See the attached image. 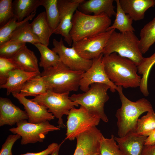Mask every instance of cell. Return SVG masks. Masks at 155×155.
<instances>
[{
    "instance_id": "cell-1",
    "label": "cell",
    "mask_w": 155,
    "mask_h": 155,
    "mask_svg": "<svg viewBox=\"0 0 155 155\" xmlns=\"http://www.w3.org/2000/svg\"><path fill=\"white\" fill-rule=\"evenodd\" d=\"M102 61L108 77L117 86L140 87L141 77L137 74V66L132 61L113 53L103 55Z\"/></svg>"
},
{
    "instance_id": "cell-2",
    "label": "cell",
    "mask_w": 155,
    "mask_h": 155,
    "mask_svg": "<svg viewBox=\"0 0 155 155\" xmlns=\"http://www.w3.org/2000/svg\"><path fill=\"white\" fill-rule=\"evenodd\" d=\"M121 102V106L116 111L115 116L118 128V135L119 137L125 135L130 132H135L139 117L142 113L153 110L151 103L143 98L133 102L128 99L123 92V87L117 86Z\"/></svg>"
},
{
    "instance_id": "cell-3",
    "label": "cell",
    "mask_w": 155,
    "mask_h": 155,
    "mask_svg": "<svg viewBox=\"0 0 155 155\" xmlns=\"http://www.w3.org/2000/svg\"><path fill=\"white\" fill-rule=\"evenodd\" d=\"M84 72L72 70L60 61L55 66L44 69L40 75L47 91L62 93L77 91Z\"/></svg>"
},
{
    "instance_id": "cell-4",
    "label": "cell",
    "mask_w": 155,
    "mask_h": 155,
    "mask_svg": "<svg viewBox=\"0 0 155 155\" xmlns=\"http://www.w3.org/2000/svg\"><path fill=\"white\" fill-rule=\"evenodd\" d=\"M70 35L73 43L106 31L111 26V18L103 13L96 16L86 14L77 10L72 19Z\"/></svg>"
},
{
    "instance_id": "cell-5",
    "label": "cell",
    "mask_w": 155,
    "mask_h": 155,
    "mask_svg": "<svg viewBox=\"0 0 155 155\" xmlns=\"http://www.w3.org/2000/svg\"><path fill=\"white\" fill-rule=\"evenodd\" d=\"M116 53L128 59L138 66L144 57L139 48V40L133 32H118L114 30L111 33L103 53V55Z\"/></svg>"
},
{
    "instance_id": "cell-6",
    "label": "cell",
    "mask_w": 155,
    "mask_h": 155,
    "mask_svg": "<svg viewBox=\"0 0 155 155\" xmlns=\"http://www.w3.org/2000/svg\"><path fill=\"white\" fill-rule=\"evenodd\" d=\"M109 89H110V87L106 84H93L86 92L73 94L70 98L84 107L90 114L107 122L108 119L104 113V106L109 99L107 93Z\"/></svg>"
},
{
    "instance_id": "cell-7",
    "label": "cell",
    "mask_w": 155,
    "mask_h": 155,
    "mask_svg": "<svg viewBox=\"0 0 155 155\" xmlns=\"http://www.w3.org/2000/svg\"><path fill=\"white\" fill-rule=\"evenodd\" d=\"M69 94V92L59 93L48 90L31 100L46 106L49 112L58 119V126L63 128L65 126L63 123V116L68 115L70 110L79 105L71 100Z\"/></svg>"
},
{
    "instance_id": "cell-8",
    "label": "cell",
    "mask_w": 155,
    "mask_h": 155,
    "mask_svg": "<svg viewBox=\"0 0 155 155\" xmlns=\"http://www.w3.org/2000/svg\"><path fill=\"white\" fill-rule=\"evenodd\" d=\"M67 115L65 139L71 141L73 140L80 133L96 126L100 120L90 114L82 106L79 108L71 109Z\"/></svg>"
},
{
    "instance_id": "cell-9",
    "label": "cell",
    "mask_w": 155,
    "mask_h": 155,
    "mask_svg": "<svg viewBox=\"0 0 155 155\" xmlns=\"http://www.w3.org/2000/svg\"><path fill=\"white\" fill-rule=\"evenodd\" d=\"M16 126V127L10 128L9 130L14 134L20 135L21 144L22 145L38 142H42L49 132L60 130L58 126L51 124L49 121L34 124L29 123L24 120L17 123Z\"/></svg>"
},
{
    "instance_id": "cell-10",
    "label": "cell",
    "mask_w": 155,
    "mask_h": 155,
    "mask_svg": "<svg viewBox=\"0 0 155 155\" xmlns=\"http://www.w3.org/2000/svg\"><path fill=\"white\" fill-rule=\"evenodd\" d=\"M114 30L115 29L106 31L84 38L73 43L72 46L84 59L89 60L98 58L103 54L109 38Z\"/></svg>"
},
{
    "instance_id": "cell-11",
    "label": "cell",
    "mask_w": 155,
    "mask_h": 155,
    "mask_svg": "<svg viewBox=\"0 0 155 155\" xmlns=\"http://www.w3.org/2000/svg\"><path fill=\"white\" fill-rule=\"evenodd\" d=\"M84 0H58L60 22L53 34H60L69 46L73 41L70 35L73 15L79 5Z\"/></svg>"
},
{
    "instance_id": "cell-12",
    "label": "cell",
    "mask_w": 155,
    "mask_h": 155,
    "mask_svg": "<svg viewBox=\"0 0 155 155\" xmlns=\"http://www.w3.org/2000/svg\"><path fill=\"white\" fill-rule=\"evenodd\" d=\"M53 47L52 50L59 55L60 61L70 69L85 72L89 69L92 63V60H87L81 57L73 47L65 46L63 39L53 40Z\"/></svg>"
},
{
    "instance_id": "cell-13",
    "label": "cell",
    "mask_w": 155,
    "mask_h": 155,
    "mask_svg": "<svg viewBox=\"0 0 155 155\" xmlns=\"http://www.w3.org/2000/svg\"><path fill=\"white\" fill-rule=\"evenodd\" d=\"M103 55L92 60L90 68L84 72L80 81L79 88L82 91L86 92L91 85L94 83H102L108 85L112 92L116 91L117 86L109 79L105 71L102 61Z\"/></svg>"
},
{
    "instance_id": "cell-14",
    "label": "cell",
    "mask_w": 155,
    "mask_h": 155,
    "mask_svg": "<svg viewBox=\"0 0 155 155\" xmlns=\"http://www.w3.org/2000/svg\"><path fill=\"white\" fill-rule=\"evenodd\" d=\"M102 135L96 126L80 133L76 137V146L73 155H101Z\"/></svg>"
},
{
    "instance_id": "cell-15",
    "label": "cell",
    "mask_w": 155,
    "mask_h": 155,
    "mask_svg": "<svg viewBox=\"0 0 155 155\" xmlns=\"http://www.w3.org/2000/svg\"><path fill=\"white\" fill-rule=\"evenodd\" d=\"M12 94L24 106L28 116L29 123H39L54 119V116L49 112L47 108L44 106L28 99L19 93H14Z\"/></svg>"
},
{
    "instance_id": "cell-16",
    "label": "cell",
    "mask_w": 155,
    "mask_h": 155,
    "mask_svg": "<svg viewBox=\"0 0 155 155\" xmlns=\"http://www.w3.org/2000/svg\"><path fill=\"white\" fill-rule=\"evenodd\" d=\"M25 111L15 105L9 98H0V126H11L24 120L28 119Z\"/></svg>"
},
{
    "instance_id": "cell-17",
    "label": "cell",
    "mask_w": 155,
    "mask_h": 155,
    "mask_svg": "<svg viewBox=\"0 0 155 155\" xmlns=\"http://www.w3.org/2000/svg\"><path fill=\"white\" fill-rule=\"evenodd\" d=\"M147 136L130 132L122 137L115 139L123 155H142Z\"/></svg>"
},
{
    "instance_id": "cell-18",
    "label": "cell",
    "mask_w": 155,
    "mask_h": 155,
    "mask_svg": "<svg viewBox=\"0 0 155 155\" xmlns=\"http://www.w3.org/2000/svg\"><path fill=\"white\" fill-rule=\"evenodd\" d=\"M113 1V0H84L78 8L79 11L86 14L93 13L98 16L104 13L111 18L116 14Z\"/></svg>"
},
{
    "instance_id": "cell-19",
    "label": "cell",
    "mask_w": 155,
    "mask_h": 155,
    "mask_svg": "<svg viewBox=\"0 0 155 155\" xmlns=\"http://www.w3.org/2000/svg\"><path fill=\"white\" fill-rule=\"evenodd\" d=\"M125 13L135 21L143 20L146 11L155 5V0H119Z\"/></svg>"
},
{
    "instance_id": "cell-20",
    "label": "cell",
    "mask_w": 155,
    "mask_h": 155,
    "mask_svg": "<svg viewBox=\"0 0 155 155\" xmlns=\"http://www.w3.org/2000/svg\"><path fill=\"white\" fill-rule=\"evenodd\" d=\"M40 73L27 72L19 69L14 70L9 73L6 83L0 85V88L6 89L7 96L11 93H20L27 81Z\"/></svg>"
},
{
    "instance_id": "cell-21",
    "label": "cell",
    "mask_w": 155,
    "mask_h": 155,
    "mask_svg": "<svg viewBox=\"0 0 155 155\" xmlns=\"http://www.w3.org/2000/svg\"><path fill=\"white\" fill-rule=\"evenodd\" d=\"M11 59L24 71L40 73L36 57L26 45Z\"/></svg>"
},
{
    "instance_id": "cell-22",
    "label": "cell",
    "mask_w": 155,
    "mask_h": 155,
    "mask_svg": "<svg viewBox=\"0 0 155 155\" xmlns=\"http://www.w3.org/2000/svg\"><path fill=\"white\" fill-rule=\"evenodd\" d=\"M30 26L40 43L48 46L53 31L47 20L45 11L39 13L30 23Z\"/></svg>"
},
{
    "instance_id": "cell-23",
    "label": "cell",
    "mask_w": 155,
    "mask_h": 155,
    "mask_svg": "<svg viewBox=\"0 0 155 155\" xmlns=\"http://www.w3.org/2000/svg\"><path fill=\"white\" fill-rule=\"evenodd\" d=\"M41 0H15L12 5L15 17L18 22L23 20L32 14L36 12L41 6Z\"/></svg>"
},
{
    "instance_id": "cell-24",
    "label": "cell",
    "mask_w": 155,
    "mask_h": 155,
    "mask_svg": "<svg viewBox=\"0 0 155 155\" xmlns=\"http://www.w3.org/2000/svg\"><path fill=\"white\" fill-rule=\"evenodd\" d=\"M47 91L45 83L40 74L27 81L22 88L19 94L25 97H34L44 94Z\"/></svg>"
},
{
    "instance_id": "cell-25",
    "label": "cell",
    "mask_w": 155,
    "mask_h": 155,
    "mask_svg": "<svg viewBox=\"0 0 155 155\" xmlns=\"http://www.w3.org/2000/svg\"><path fill=\"white\" fill-rule=\"evenodd\" d=\"M115 1L117 5L115 18L113 24L106 31L117 29L122 33L133 32L135 30L132 25L133 19L123 10L120 5L119 0Z\"/></svg>"
},
{
    "instance_id": "cell-26",
    "label": "cell",
    "mask_w": 155,
    "mask_h": 155,
    "mask_svg": "<svg viewBox=\"0 0 155 155\" xmlns=\"http://www.w3.org/2000/svg\"><path fill=\"white\" fill-rule=\"evenodd\" d=\"M140 37V49L142 53L144 54L155 42V17L142 29Z\"/></svg>"
},
{
    "instance_id": "cell-27",
    "label": "cell",
    "mask_w": 155,
    "mask_h": 155,
    "mask_svg": "<svg viewBox=\"0 0 155 155\" xmlns=\"http://www.w3.org/2000/svg\"><path fill=\"white\" fill-rule=\"evenodd\" d=\"M9 41L26 43H30L33 45L40 43L32 32L29 21L16 29L12 34Z\"/></svg>"
},
{
    "instance_id": "cell-28",
    "label": "cell",
    "mask_w": 155,
    "mask_h": 155,
    "mask_svg": "<svg viewBox=\"0 0 155 155\" xmlns=\"http://www.w3.org/2000/svg\"><path fill=\"white\" fill-rule=\"evenodd\" d=\"M34 45L40 53L39 65L44 69L55 66L60 61L58 55L54 51L50 49L47 46L40 43Z\"/></svg>"
},
{
    "instance_id": "cell-29",
    "label": "cell",
    "mask_w": 155,
    "mask_h": 155,
    "mask_svg": "<svg viewBox=\"0 0 155 155\" xmlns=\"http://www.w3.org/2000/svg\"><path fill=\"white\" fill-rule=\"evenodd\" d=\"M155 63V52L148 57H144L142 63L137 66L138 72L142 75L140 88L141 92L145 96H148L149 93L148 88V80L150 71Z\"/></svg>"
},
{
    "instance_id": "cell-30",
    "label": "cell",
    "mask_w": 155,
    "mask_h": 155,
    "mask_svg": "<svg viewBox=\"0 0 155 155\" xmlns=\"http://www.w3.org/2000/svg\"><path fill=\"white\" fill-rule=\"evenodd\" d=\"M41 6H43L45 9L47 19L53 34L60 22L58 0H41Z\"/></svg>"
},
{
    "instance_id": "cell-31",
    "label": "cell",
    "mask_w": 155,
    "mask_h": 155,
    "mask_svg": "<svg viewBox=\"0 0 155 155\" xmlns=\"http://www.w3.org/2000/svg\"><path fill=\"white\" fill-rule=\"evenodd\" d=\"M36 12L32 14L21 22L18 21L15 17L0 28V45L9 41L12 33L20 26L31 20L34 17Z\"/></svg>"
},
{
    "instance_id": "cell-32",
    "label": "cell",
    "mask_w": 155,
    "mask_h": 155,
    "mask_svg": "<svg viewBox=\"0 0 155 155\" xmlns=\"http://www.w3.org/2000/svg\"><path fill=\"white\" fill-rule=\"evenodd\" d=\"M155 130V113L153 110L148 112L146 114L139 119L135 132L148 136Z\"/></svg>"
},
{
    "instance_id": "cell-33",
    "label": "cell",
    "mask_w": 155,
    "mask_h": 155,
    "mask_svg": "<svg viewBox=\"0 0 155 155\" xmlns=\"http://www.w3.org/2000/svg\"><path fill=\"white\" fill-rule=\"evenodd\" d=\"M100 152L101 155H123L113 134L110 138H106L102 136Z\"/></svg>"
},
{
    "instance_id": "cell-34",
    "label": "cell",
    "mask_w": 155,
    "mask_h": 155,
    "mask_svg": "<svg viewBox=\"0 0 155 155\" xmlns=\"http://www.w3.org/2000/svg\"><path fill=\"white\" fill-rule=\"evenodd\" d=\"M19 69L18 66L11 59L0 57V85L6 83L11 71Z\"/></svg>"
},
{
    "instance_id": "cell-35",
    "label": "cell",
    "mask_w": 155,
    "mask_h": 155,
    "mask_svg": "<svg viewBox=\"0 0 155 155\" xmlns=\"http://www.w3.org/2000/svg\"><path fill=\"white\" fill-rule=\"evenodd\" d=\"M26 44V43L8 41L0 45V57L11 58Z\"/></svg>"
},
{
    "instance_id": "cell-36",
    "label": "cell",
    "mask_w": 155,
    "mask_h": 155,
    "mask_svg": "<svg viewBox=\"0 0 155 155\" xmlns=\"http://www.w3.org/2000/svg\"><path fill=\"white\" fill-rule=\"evenodd\" d=\"M12 0H0V26L1 27L15 17Z\"/></svg>"
},
{
    "instance_id": "cell-37",
    "label": "cell",
    "mask_w": 155,
    "mask_h": 155,
    "mask_svg": "<svg viewBox=\"0 0 155 155\" xmlns=\"http://www.w3.org/2000/svg\"><path fill=\"white\" fill-rule=\"evenodd\" d=\"M21 136L16 134L9 135L4 143L2 145L0 151V155H13L12 148L15 142Z\"/></svg>"
},
{
    "instance_id": "cell-38",
    "label": "cell",
    "mask_w": 155,
    "mask_h": 155,
    "mask_svg": "<svg viewBox=\"0 0 155 155\" xmlns=\"http://www.w3.org/2000/svg\"><path fill=\"white\" fill-rule=\"evenodd\" d=\"M58 145L57 143H53L49 144L47 148L41 152L36 153L27 152L20 155H49L51 154Z\"/></svg>"
},
{
    "instance_id": "cell-39",
    "label": "cell",
    "mask_w": 155,
    "mask_h": 155,
    "mask_svg": "<svg viewBox=\"0 0 155 155\" xmlns=\"http://www.w3.org/2000/svg\"><path fill=\"white\" fill-rule=\"evenodd\" d=\"M142 155H155V144L150 146L145 145Z\"/></svg>"
},
{
    "instance_id": "cell-40",
    "label": "cell",
    "mask_w": 155,
    "mask_h": 155,
    "mask_svg": "<svg viewBox=\"0 0 155 155\" xmlns=\"http://www.w3.org/2000/svg\"><path fill=\"white\" fill-rule=\"evenodd\" d=\"M155 144V130L153 131L147 137L146 140L145 145L150 146Z\"/></svg>"
},
{
    "instance_id": "cell-41",
    "label": "cell",
    "mask_w": 155,
    "mask_h": 155,
    "mask_svg": "<svg viewBox=\"0 0 155 155\" xmlns=\"http://www.w3.org/2000/svg\"><path fill=\"white\" fill-rule=\"evenodd\" d=\"M62 142L59 144L58 147L53 152L51 155H58L60 147Z\"/></svg>"
}]
</instances>
